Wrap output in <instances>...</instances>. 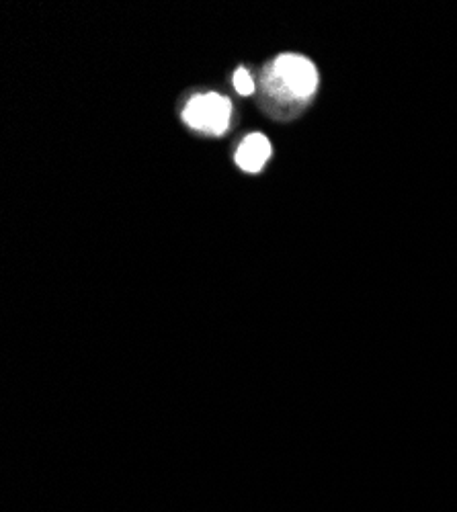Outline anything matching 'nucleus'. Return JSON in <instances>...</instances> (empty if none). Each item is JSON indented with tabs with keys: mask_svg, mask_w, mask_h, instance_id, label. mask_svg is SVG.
Segmentation results:
<instances>
[{
	"mask_svg": "<svg viewBox=\"0 0 457 512\" xmlns=\"http://www.w3.org/2000/svg\"><path fill=\"white\" fill-rule=\"evenodd\" d=\"M230 115L232 103L216 93L193 97L183 111V119L189 127L214 136H222L228 130Z\"/></svg>",
	"mask_w": 457,
	"mask_h": 512,
	"instance_id": "nucleus-2",
	"label": "nucleus"
},
{
	"mask_svg": "<svg viewBox=\"0 0 457 512\" xmlns=\"http://www.w3.org/2000/svg\"><path fill=\"white\" fill-rule=\"evenodd\" d=\"M271 158V144L263 134H251L236 150V162L246 173H259Z\"/></svg>",
	"mask_w": 457,
	"mask_h": 512,
	"instance_id": "nucleus-3",
	"label": "nucleus"
},
{
	"mask_svg": "<svg viewBox=\"0 0 457 512\" xmlns=\"http://www.w3.org/2000/svg\"><path fill=\"white\" fill-rule=\"evenodd\" d=\"M234 89H236L240 95H244V97L255 93V82H253L251 74H248V70L238 68V70L234 72Z\"/></svg>",
	"mask_w": 457,
	"mask_h": 512,
	"instance_id": "nucleus-4",
	"label": "nucleus"
},
{
	"mask_svg": "<svg viewBox=\"0 0 457 512\" xmlns=\"http://www.w3.org/2000/svg\"><path fill=\"white\" fill-rule=\"evenodd\" d=\"M265 84L279 103H304L318 89V70L304 56L283 54L271 64Z\"/></svg>",
	"mask_w": 457,
	"mask_h": 512,
	"instance_id": "nucleus-1",
	"label": "nucleus"
}]
</instances>
